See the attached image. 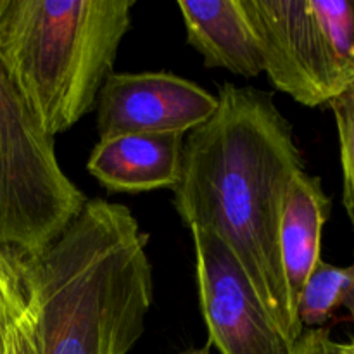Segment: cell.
<instances>
[{
    "instance_id": "4fadbf2b",
    "label": "cell",
    "mask_w": 354,
    "mask_h": 354,
    "mask_svg": "<svg viewBox=\"0 0 354 354\" xmlns=\"http://www.w3.org/2000/svg\"><path fill=\"white\" fill-rule=\"evenodd\" d=\"M26 301L21 254L0 245V354L6 351L7 332Z\"/></svg>"
},
{
    "instance_id": "7a4b0ae2",
    "label": "cell",
    "mask_w": 354,
    "mask_h": 354,
    "mask_svg": "<svg viewBox=\"0 0 354 354\" xmlns=\"http://www.w3.org/2000/svg\"><path fill=\"white\" fill-rule=\"evenodd\" d=\"M149 237L124 204L88 199L33 254H21L37 354H128L154 301Z\"/></svg>"
},
{
    "instance_id": "ba28073f",
    "label": "cell",
    "mask_w": 354,
    "mask_h": 354,
    "mask_svg": "<svg viewBox=\"0 0 354 354\" xmlns=\"http://www.w3.org/2000/svg\"><path fill=\"white\" fill-rule=\"evenodd\" d=\"M185 135L127 133L100 138L86 169L111 192L173 189L182 173Z\"/></svg>"
},
{
    "instance_id": "5b68a950",
    "label": "cell",
    "mask_w": 354,
    "mask_h": 354,
    "mask_svg": "<svg viewBox=\"0 0 354 354\" xmlns=\"http://www.w3.org/2000/svg\"><path fill=\"white\" fill-rule=\"evenodd\" d=\"M48 137L0 66V245L33 254L85 206Z\"/></svg>"
},
{
    "instance_id": "7c38bea8",
    "label": "cell",
    "mask_w": 354,
    "mask_h": 354,
    "mask_svg": "<svg viewBox=\"0 0 354 354\" xmlns=\"http://www.w3.org/2000/svg\"><path fill=\"white\" fill-rule=\"evenodd\" d=\"M335 128L339 137L342 183H344V206L354 228V86L344 95L332 100Z\"/></svg>"
},
{
    "instance_id": "3957f363",
    "label": "cell",
    "mask_w": 354,
    "mask_h": 354,
    "mask_svg": "<svg viewBox=\"0 0 354 354\" xmlns=\"http://www.w3.org/2000/svg\"><path fill=\"white\" fill-rule=\"evenodd\" d=\"M135 0H0V66L48 137L95 107Z\"/></svg>"
},
{
    "instance_id": "9a60e30c",
    "label": "cell",
    "mask_w": 354,
    "mask_h": 354,
    "mask_svg": "<svg viewBox=\"0 0 354 354\" xmlns=\"http://www.w3.org/2000/svg\"><path fill=\"white\" fill-rule=\"evenodd\" d=\"M327 335H330V330L327 327L306 328L294 344L292 354H322V348H324V341L327 339Z\"/></svg>"
},
{
    "instance_id": "8992f818",
    "label": "cell",
    "mask_w": 354,
    "mask_h": 354,
    "mask_svg": "<svg viewBox=\"0 0 354 354\" xmlns=\"http://www.w3.org/2000/svg\"><path fill=\"white\" fill-rule=\"evenodd\" d=\"M190 235L209 344L221 354H292L232 249L201 228H190Z\"/></svg>"
},
{
    "instance_id": "8fae6325",
    "label": "cell",
    "mask_w": 354,
    "mask_h": 354,
    "mask_svg": "<svg viewBox=\"0 0 354 354\" xmlns=\"http://www.w3.org/2000/svg\"><path fill=\"white\" fill-rule=\"evenodd\" d=\"M348 311L354 325V265L335 266L322 259L304 286L297 317L303 328H322L335 315Z\"/></svg>"
},
{
    "instance_id": "277c9868",
    "label": "cell",
    "mask_w": 354,
    "mask_h": 354,
    "mask_svg": "<svg viewBox=\"0 0 354 354\" xmlns=\"http://www.w3.org/2000/svg\"><path fill=\"white\" fill-rule=\"evenodd\" d=\"M272 85L308 107L354 86V0H241Z\"/></svg>"
},
{
    "instance_id": "e0dca14e",
    "label": "cell",
    "mask_w": 354,
    "mask_h": 354,
    "mask_svg": "<svg viewBox=\"0 0 354 354\" xmlns=\"http://www.w3.org/2000/svg\"><path fill=\"white\" fill-rule=\"evenodd\" d=\"M209 342H207L204 348H199V349H187V351L180 353V354H211V349H209Z\"/></svg>"
},
{
    "instance_id": "9c48e42d",
    "label": "cell",
    "mask_w": 354,
    "mask_h": 354,
    "mask_svg": "<svg viewBox=\"0 0 354 354\" xmlns=\"http://www.w3.org/2000/svg\"><path fill=\"white\" fill-rule=\"evenodd\" d=\"M187 41L209 69L254 78L265 73V57L241 0H180Z\"/></svg>"
},
{
    "instance_id": "5bb4252c",
    "label": "cell",
    "mask_w": 354,
    "mask_h": 354,
    "mask_svg": "<svg viewBox=\"0 0 354 354\" xmlns=\"http://www.w3.org/2000/svg\"><path fill=\"white\" fill-rule=\"evenodd\" d=\"M3 354H37V330H35V315L30 296L26 290V301L14 317L7 332L6 351Z\"/></svg>"
},
{
    "instance_id": "6da1fadb",
    "label": "cell",
    "mask_w": 354,
    "mask_h": 354,
    "mask_svg": "<svg viewBox=\"0 0 354 354\" xmlns=\"http://www.w3.org/2000/svg\"><path fill=\"white\" fill-rule=\"evenodd\" d=\"M213 116L185 135L173 206L185 227L216 235L239 259L290 344L304 328L280 263V218L304 169L292 124L272 93L223 83Z\"/></svg>"
},
{
    "instance_id": "52a82bcc",
    "label": "cell",
    "mask_w": 354,
    "mask_h": 354,
    "mask_svg": "<svg viewBox=\"0 0 354 354\" xmlns=\"http://www.w3.org/2000/svg\"><path fill=\"white\" fill-rule=\"evenodd\" d=\"M218 97L196 82L168 71L116 73L97 97L100 138L127 133L187 135L206 123Z\"/></svg>"
},
{
    "instance_id": "2e32d148",
    "label": "cell",
    "mask_w": 354,
    "mask_h": 354,
    "mask_svg": "<svg viewBox=\"0 0 354 354\" xmlns=\"http://www.w3.org/2000/svg\"><path fill=\"white\" fill-rule=\"evenodd\" d=\"M332 349L335 354H354V339L349 342H332Z\"/></svg>"
},
{
    "instance_id": "30bf717a",
    "label": "cell",
    "mask_w": 354,
    "mask_h": 354,
    "mask_svg": "<svg viewBox=\"0 0 354 354\" xmlns=\"http://www.w3.org/2000/svg\"><path fill=\"white\" fill-rule=\"evenodd\" d=\"M330 214V199L322 180L306 169L287 190L280 218V263L287 292L297 313L301 294L322 261V235Z\"/></svg>"
}]
</instances>
